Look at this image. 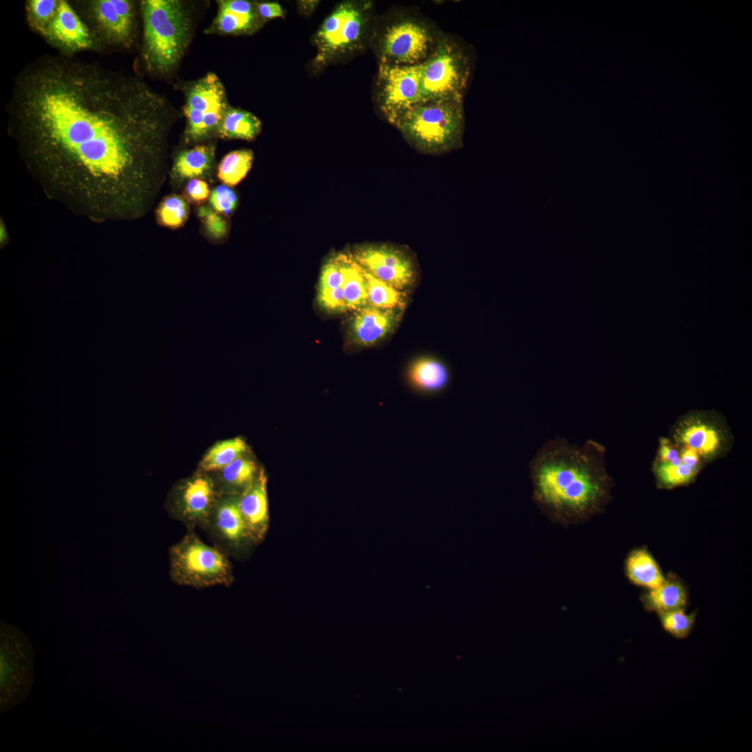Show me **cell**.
I'll list each match as a JSON object with an SVG mask.
<instances>
[{
  "mask_svg": "<svg viewBox=\"0 0 752 752\" xmlns=\"http://www.w3.org/2000/svg\"><path fill=\"white\" fill-rule=\"evenodd\" d=\"M8 132L46 196L96 223L132 221L164 180L171 114L136 75L44 54L16 75Z\"/></svg>",
  "mask_w": 752,
  "mask_h": 752,
  "instance_id": "cell-1",
  "label": "cell"
},
{
  "mask_svg": "<svg viewBox=\"0 0 752 752\" xmlns=\"http://www.w3.org/2000/svg\"><path fill=\"white\" fill-rule=\"evenodd\" d=\"M604 453L593 440L581 446L558 436L547 440L529 462L532 500L541 513L567 527L602 512L613 487Z\"/></svg>",
  "mask_w": 752,
  "mask_h": 752,
  "instance_id": "cell-2",
  "label": "cell"
},
{
  "mask_svg": "<svg viewBox=\"0 0 752 752\" xmlns=\"http://www.w3.org/2000/svg\"><path fill=\"white\" fill-rule=\"evenodd\" d=\"M142 57L148 70L164 74L180 59L190 38V19L177 0H143Z\"/></svg>",
  "mask_w": 752,
  "mask_h": 752,
  "instance_id": "cell-3",
  "label": "cell"
},
{
  "mask_svg": "<svg viewBox=\"0 0 752 752\" xmlns=\"http://www.w3.org/2000/svg\"><path fill=\"white\" fill-rule=\"evenodd\" d=\"M464 122L462 100H433L413 108L395 127L417 151L437 155L462 146Z\"/></svg>",
  "mask_w": 752,
  "mask_h": 752,
  "instance_id": "cell-4",
  "label": "cell"
},
{
  "mask_svg": "<svg viewBox=\"0 0 752 752\" xmlns=\"http://www.w3.org/2000/svg\"><path fill=\"white\" fill-rule=\"evenodd\" d=\"M169 574L175 584L195 588L228 586L234 581L230 558L187 529L169 550Z\"/></svg>",
  "mask_w": 752,
  "mask_h": 752,
  "instance_id": "cell-5",
  "label": "cell"
},
{
  "mask_svg": "<svg viewBox=\"0 0 752 752\" xmlns=\"http://www.w3.org/2000/svg\"><path fill=\"white\" fill-rule=\"evenodd\" d=\"M370 22V3L346 1L338 5L314 36L317 64L322 66L361 49L369 36Z\"/></svg>",
  "mask_w": 752,
  "mask_h": 752,
  "instance_id": "cell-6",
  "label": "cell"
},
{
  "mask_svg": "<svg viewBox=\"0 0 752 752\" xmlns=\"http://www.w3.org/2000/svg\"><path fill=\"white\" fill-rule=\"evenodd\" d=\"M469 77V60L463 49L451 38L439 36L434 49L421 63L423 102L462 100Z\"/></svg>",
  "mask_w": 752,
  "mask_h": 752,
  "instance_id": "cell-7",
  "label": "cell"
},
{
  "mask_svg": "<svg viewBox=\"0 0 752 752\" xmlns=\"http://www.w3.org/2000/svg\"><path fill=\"white\" fill-rule=\"evenodd\" d=\"M77 12L102 47H130L136 36L134 3L129 0L76 1Z\"/></svg>",
  "mask_w": 752,
  "mask_h": 752,
  "instance_id": "cell-8",
  "label": "cell"
},
{
  "mask_svg": "<svg viewBox=\"0 0 752 752\" xmlns=\"http://www.w3.org/2000/svg\"><path fill=\"white\" fill-rule=\"evenodd\" d=\"M439 36L423 21L401 17L383 29L379 39V63L415 65L432 54Z\"/></svg>",
  "mask_w": 752,
  "mask_h": 752,
  "instance_id": "cell-9",
  "label": "cell"
},
{
  "mask_svg": "<svg viewBox=\"0 0 752 752\" xmlns=\"http://www.w3.org/2000/svg\"><path fill=\"white\" fill-rule=\"evenodd\" d=\"M421 77V63L415 65L379 63L377 102L384 118L395 127L406 113L423 103Z\"/></svg>",
  "mask_w": 752,
  "mask_h": 752,
  "instance_id": "cell-10",
  "label": "cell"
},
{
  "mask_svg": "<svg viewBox=\"0 0 752 752\" xmlns=\"http://www.w3.org/2000/svg\"><path fill=\"white\" fill-rule=\"evenodd\" d=\"M185 93L186 138L199 141L218 130L228 109L226 91L219 78L209 72L189 86Z\"/></svg>",
  "mask_w": 752,
  "mask_h": 752,
  "instance_id": "cell-11",
  "label": "cell"
},
{
  "mask_svg": "<svg viewBox=\"0 0 752 752\" xmlns=\"http://www.w3.org/2000/svg\"><path fill=\"white\" fill-rule=\"evenodd\" d=\"M213 545L229 558H238L256 542L240 512L237 496H221L203 528Z\"/></svg>",
  "mask_w": 752,
  "mask_h": 752,
  "instance_id": "cell-12",
  "label": "cell"
},
{
  "mask_svg": "<svg viewBox=\"0 0 752 752\" xmlns=\"http://www.w3.org/2000/svg\"><path fill=\"white\" fill-rule=\"evenodd\" d=\"M220 494L217 483L205 475H197L180 483L175 489L170 514L187 529L203 530Z\"/></svg>",
  "mask_w": 752,
  "mask_h": 752,
  "instance_id": "cell-13",
  "label": "cell"
},
{
  "mask_svg": "<svg viewBox=\"0 0 752 752\" xmlns=\"http://www.w3.org/2000/svg\"><path fill=\"white\" fill-rule=\"evenodd\" d=\"M352 254L366 272L400 290L414 281V263L400 249L388 244H366L355 249Z\"/></svg>",
  "mask_w": 752,
  "mask_h": 752,
  "instance_id": "cell-14",
  "label": "cell"
},
{
  "mask_svg": "<svg viewBox=\"0 0 752 752\" xmlns=\"http://www.w3.org/2000/svg\"><path fill=\"white\" fill-rule=\"evenodd\" d=\"M41 36L65 55L75 56L81 51L99 49L88 26L74 6L64 0H59L53 19Z\"/></svg>",
  "mask_w": 752,
  "mask_h": 752,
  "instance_id": "cell-15",
  "label": "cell"
},
{
  "mask_svg": "<svg viewBox=\"0 0 752 752\" xmlns=\"http://www.w3.org/2000/svg\"><path fill=\"white\" fill-rule=\"evenodd\" d=\"M19 639L1 642V700L14 705L26 696L31 684V650Z\"/></svg>",
  "mask_w": 752,
  "mask_h": 752,
  "instance_id": "cell-16",
  "label": "cell"
},
{
  "mask_svg": "<svg viewBox=\"0 0 752 752\" xmlns=\"http://www.w3.org/2000/svg\"><path fill=\"white\" fill-rule=\"evenodd\" d=\"M400 309H381L366 306L354 311L349 335L357 346H373L391 333L400 317Z\"/></svg>",
  "mask_w": 752,
  "mask_h": 752,
  "instance_id": "cell-17",
  "label": "cell"
},
{
  "mask_svg": "<svg viewBox=\"0 0 752 752\" xmlns=\"http://www.w3.org/2000/svg\"><path fill=\"white\" fill-rule=\"evenodd\" d=\"M404 378L412 392L428 398L445 391L450 383L451 372L441 359L432 356H420L407 363Z\"/></svg>",
  "mask_w": 752,
  "mask_h": 752,
  "instance_id": "cell-18",
  "label": "cell"
},
{
  "mask_svg": "<svg viewBox=\"0 0 752 752\" xmlns=\"http://www.w3.org/2000/svg\"><path fill=\"white\" fill-rule=\"evenodd\" d=\"M237 503L251 538L256 543L261 541L267 532L269 520L267 477L263 469L237 496Z\"/></svg>",
  "mask_w": 752,
  "mask_h": 752,
  "instance_id": "cell-19",
  "label": "cell"
},
{
  "mask_svg": "<svg viewBox=\"0 0 752 752\" xmlns=\"http://www.w3.org/2000/svg\"><path fill=\"white\" fill-rule=\"evenodd\" d=\"M263 22L255 3L245 0H223L218 3L213 28L224 34H249L257 31Z\"/></svg>",
  "mask_w": 752,
  "mask_h": 752,
  "instance_id": "cell-20",
  "label": "cell"
},
{
  "mask_svg": "<svg viewBox=\"0 0 752 752\" xmlns=\"http://www.w3.org/2000/svg\"><path fill=\"white\" fill-rule=\"evenodd\" d=\"M643 608L657 614L685 609L689 600L688 588L675 574L670 572L658 586L648 590L640 597Z\"/></svg>",
  "mask_w": 752,
  "mask_h": 752,
  "instance_id": "cell-21",
  "label": "cell"
},
{
  "mask_svg": "<svg viewBox=\"0 0 752 752\" xmlns=\"http://www.w3.org/2000/svg\"><path fill=\"white\" fill-rule=\"evenodd\" d=\"M624 570L629 582L648 590L660 585L666 577L652 554L643 547L630 551L625 560Z\"/></svg>",
  "mask_w": 752,
  "mask_h": 752,
  "instance_id": "cell-22",
  "label": "cell"
},
{
  "mask_svg": "<svg viewBox=\"0 0 752 752\" xmlns=\"http://www.w3.org/2000/svg\"><path fill=\"white\" fill-rule=\"evenodd\" d=\"M214 159V147L210 144L197 145L177 155L173 166V173L181 180L198 178L212 169Z\"/></svg>",
  "mask_w": 752,
  "mask_h": 752,
  "instance_id": "cell-23",
  "label": "cell"
},
{
  "mask_svg": "<svg viewBox=\"0 0 752 752\" xmlns=\"http://www.w3.org/2000/svg\"><path fill=\"white\" fill-rule=\"evenodd\" d=\"M345 281L343 295L347 311H355L368 306V295L364 269L352 253H340Z\"/></svg>",
  "mask_w": 752,
  "mask_h": 752,
  "instance_id": "cell-24",
  "label": "cell"
},
{
  "mask_svg": "<svg viewBox=\"0 0 752 752\" xmlns=\"http://www.w3.org/2000/svg\"><path fill=\"white\" fill-rule=\"evenodd\" d=\"M677 439L702 456L715 454L721 445L719 432L712 425L697 420L684 423L677 431Z\"/></svg>",
  "mask_w": 752,
  "mask_h": 752,
  "instance_id": "cell-25",
  "label": "cell"
},
{
  "mask_svg": "<svg viewBox=\"0 0 752 752\" xmlns=\"http://www.w3.org/2000/svg\"><path fill=\"white\" fill-rule=\"evenodd\" d=\"M262 123L252 113L228 107L217 130L220 137L229 139H254L261 132Z\"/></svg>",
  "mask_w": 752,
  "mask_h": 752,
  "instance_id": "cell-26",
  "label": "cell"
},
{
  "mask_svg": "<svg viewBox=\"0 0 752 752\" xmlns=\"http://www.w3.org/2000/svg\"><path fill=\"white\" fill-rule=\"evenodd\" d=\"M221 475L220 496H238L257 478L255 462L242 456L225 467Z\"/></svg>",
  "mask_w": 752,
  "mask_h": 752,
  "instance_id": "cell-27",
  "label": "cell"
},
{
  "mask_svg": "<svg viewBox=\"0 0 752 752\" xmlns=\"http://www.w3.org/2000/svg\"><path fill=\"white\" fill-rule=\"evenodd\" d=\"M246 451L247 445L240 437L219 441L210 448L200 466L205 471L222 470Z\"/></svg>",
  "mask_w": 752,
  "mask_h": 752,
  "instance_id": "cell-28",
  "label": "cell"
},
{
  "mask_svg": "<svg viewBox=\"0 0 752 752\" xmlns=\"http://www.w3.org/2000/svg\"><path fill=\"white\" fill-rule=\"evenodd\" d=\"M253 162V152L249 149H240L226 154L217 167V177L224 184L232 187L240 183L250 171Z\"/></svg>",
  "mask_w": 752,
  "mask_h": 752,
  "instance_id": "cell-29",
  "label": "cell"
},
{
  "mask_svg": "<svg viewBox=\"0 0 752 752\" xmlns=\"http://www.w3.org/2000/svg\"><path fill=\"white\" fill-rule=\"evenodd\" d=\"M366 281L368 306L381 309H400L405 298L401 290L381 281L364 270Z\"/></svg>",
  "mask_w": 752,
  "mask_h": 752,
  "instance_id": "cell-30",
  "label": "cell"
},
{
  "mask_svg": "<svg viewBox=\"0 0 752 752\" xmlns=\"http://www.w3.org/2000/svg\"><path fill=\"white\" fill-rule=\"evenodd\" d=\"M699 469L691 467L684 463L674 464L670 462L660 461L655 466V473L658 485L664 488H673L686 485L695 478Z\"/></svg>",
  "mask_w": 752,
  "mask_h": 752,
  "instance_id": "cell-31",
  "label": "cell"
},
{
  "mask_svg": "<svg viewBox=\"0 0 752 752\" xmlns=\"http://www.w3.org/2000/svg\"><path fill=\"white\" fill-rule=\"evenodd\" d=\"M189 205L187 200L179 195H171L162 201L157 210L159 224L164 226L176 228L182 226L187 220Z\"/></svg>",
  "mask_w": 752,
  "mask_h": 752,
  "instance_id": "cell-32",
  "label": "cell"
},
{
  "mask_svg": "<svg viewBox=\"0 0 752 752\" xmlns=\"http://www.w3.org/2000/svg\"><path fill=\"white\" fill-rule=\"evenodd\" d=\"M663 629L675 639H683L691 632L696 618V611L689 613L685 609L657 613Z\"/></svg>",
  "mask_w": 752,
  "mask_h": 752,
  "instance_id": "cell-33",
  "label": "cell"
},
{
  "mask_svg": "<svg viewBox=\"0 0 752 752\" xmlns=\"http://www.w3.org/2000/svg\"><path fill=\"white\" fill-rule=\"evenodd\" d=\"M59 0H29L25 3V14L30 27L41 35L53 19Z\"/></svg>",
  "mask_w": 752,
  "mask_h": 752,
  "instance_id": "cell-34",
  "label": "cell"
},
{
  "mask_svg": "<svg viewBox=\"0 0 752 752\" xmlns=\"http://www.w3.org/2000/svg\"><path fill=\"white\" fill-rule=\"evenodd\" d=\"M345 275L340 253L334 256L323 265L318 288V294L343 290Z\"/></svg>",
  "mask_w": 752,
  "mask_h": 752,
  "instance_id": "cell-35",
  "label": "cell"
},
{
  "mask_svg": "<svg viewBox=\"0 0 752 752\" xmlns=\"http://www.w3.org/2000/svg\"><path fill=\"white\" fill-rule=\"evenodd\" d=\"M198 215L205 226L209 239L214 243L221 242L226 237L228 228L226 221L216 211L207 206L198 209Z\"/></svg>",
  "mask_w": 752,
  "mask_h": 752,
  "instance_id": "cell-36",
  "label": "cell"
},
{
  "mask_svg": "<svg viewBox=\"0 0 752 752\" xmlns=\"http://www.w3.org/2000/svg\"><path fill=\"white\" fill-rule=\"evenodd\" d=\"M210 203L214 211L219 214L230 215L237 204V196L231 187L219 185L215 187L210 194Z\"/></svg>",
  "mask_w": 752,
  "mask_h": 752,
  "instance_id": "cell-37",
  "label": "cell"
},
{
  "mask_svg": "<svg viewBox=\"0 0 752 752\" xmlns=\"http://www.w3.org/2000/svg\"><path fill=\"white\" fill-rule=\"evenodd\" d=\"M185 193L188 198L198 203L205 201L210 194L206 182L199 178L189 180L185 187Z\"/></svg>",
  "mask_w": 752,
  "mask_h": 752,
  "instance_id": "cell-38",
  "label": "cell"
},
{
  "mask_svg": "<svg viewBox=\"0 0 752 752\" xmlns=\"http://www.w3.org/2000/svg\"><path fill=\"white\" fill-rule=\"evenodd\" d=\"M255 5L258 14L263 20L284 17L283 10L277 2L255 3Z\"/></svg>",
  "mask_w": 752,
  "mask_h": 752,
  "instance_id": "cell-39",
  "label": "cell"
},
{
  "mask_svg": "<svg viewBox=\"0 0 752 752\" xmlns=\"http://www.w3.org/2000/svg\"><path fill=\"white\" fill-rule=\"evenodd\" d=\"M680 457L682 463L694 468L699 469L700 454L694 448L684 446L680 451Z\"/></svg>",
  "mask_w": 752,
  "mask_h": 752,
  "instance_id": "cell-40",
  "label": "cell"
},
{
  "mask_svg": "<svg viewBox=\"0 0 752 752\" xmlns=\"http://www.w3.org/2000/svg\"><path fill=\"white\" fill-rule=\"evenodd\" d=\"M680 455V452L668 439H662L659 446L660 461L668 462Z\"/></svg>",
  "mask_w": 752,
  "mask_h": 752,
  "instance_id": "cell-41",
  "label": "cell"
},
{
  "mask_svg": "<svg viewBox=\"0 0 752 752\" xmlns=\"http://www.w3.org/2000/svg\"><path fill=\"white\" fill-rule=\"evenodd\" d=\"M0 226V249H2L9 244L10 238L4 221H1Z\"/></svg>",
  "mask_w": 752,
  "mask_h": 752,
  "instance_id": "cell-42",
  "label": "cell"
}]
</instances>
